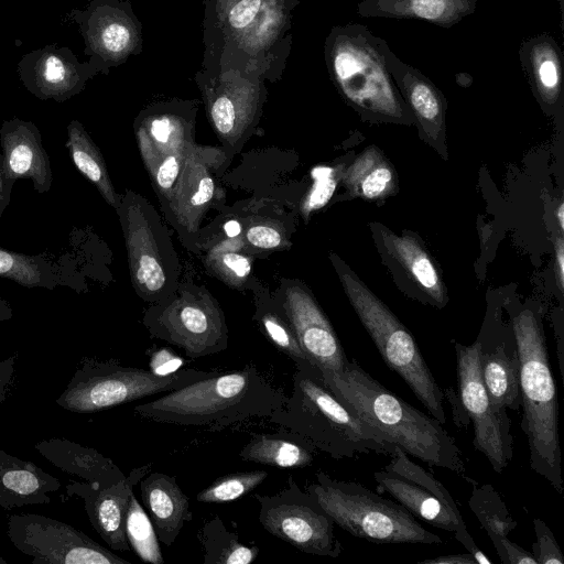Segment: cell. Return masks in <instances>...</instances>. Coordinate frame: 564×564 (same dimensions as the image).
Here are the masks:
<instances>
[{"label":"cell","mask_w":564,"mask_h":564,"mask_svg":"<svg viewBox=\"0 0 564 564\" xmlns=\"http://www.w3.org/2000/svg\"><path fill=\"white\" fill-rule=\"evenodd\" d=\"M269 476L265 470L238 471L224 475L202 489L196 500L203 503H226L252 492Z\"/></svg>","instance_id":"f35d334b"},{"label":"cell","mask_w":564,"mask_h":564,"mask_svg":"<svg viewBox=\"0 0 564 564\" xmlns=\"http://www.w3.org/2000/svg\"><path fill=\"white\" fill-rule=\"evenodd\" d=\"M153 464L134 467L120 481L104 487H94L84 481L72 480L66 485L68 496H77L84 501L89 522L108 546L116 551H129L124 532L126 514L133 488L150 473Z\"/></svg>","instance_id":"d6986e66"},{"label":"cell","mask_w":564,"mask_h":564,"mask_svg":"<svg viewBox=\"0 0 564 564\" xmlns=\"http://www.w3.org/2000/svg\"><path fill=\"white\" fill-rule=\"evenodd\" d=\"M558 2H560L561 11L563 12V0H558Z\"/></svg>","instance_id":"9f6ffc18"},{"label":"cell","mask_w":564,"mask_h":564,"mask_svg":"<svg viewBox=\"0 0 564 564\" xmlns=\"http://www.w3.org/2000/svg\"><path fill=\"white\" fill-rule=\"evenodd\" d=\"M268 419L334 459L368 453L390 456L395 447L340 400L310 361L296 366L291 394Z\"/></svg>","instance_id":"277c9868"},{"label":"cell","mask_w":564,"mask_h":564,"mask_svg":"<svg viewBox=\"0 0 564 564\" xmlns=\"http://www.w3.org/2000/svg\"><path fill=\"white\" fill-rule=\"evenodd\" d=\"M102 72L89 59L80 62L67 46L46 44L21 56L17 74L25 89L40 100L64 102L85 89Z\"/></svg>","instance_id":"ac0fdd59"},{"label":"cell","mask_w":564,"mask_h":564,"mask_svg":"<svg viewBox=\"0 0 564 564\" xmlns=\"http://www.w3.org/2000/svg\"><path fill=\"white\" fill-rule=\"evenodd\" d=\"M194 117L189 111L156 109L138 117V151L161 208L170 198L182 165L195 144Z\"/></svg>","instance_id":"2e32d148"},{"label":"cell","mask_w":564,"mask_h":564,"mask_svg":"<svg viewBox=\"0 0 564 564\" xmlns=\"http://www.w3.org/2000/svg\"><path fill=\"white\" fill-rule=\"evenodd\" d=\"M220 370L178 369L161 376L115 360L83 357L56 404L69 412L90 414L135 400L170 392Z\"/></svg>","instance_id":"9c48e42d"},{"label":"cell","mask_w":564,"mask_h":564,"mask_svg":"<svg viewBox=\"0 0 564 564\" xmlns=\"http://www.w3.org/2000/svg\"><path fill=\"white\" fill-rule=\"evenodd\" d=\"M204 564H250L259 556L257 545L240 542L237 533L227 529L219 516L204 523L199 533Z\"/></svg>","instance_id":"e575fe53"},{"label":"cell","mask_w":564,"mask_h":564,"mask_svg":"<svg viewBox=\"0 0 564 564\" xmlns=\"http://www.w3.org/2000/svg\"><path fill=\"white\" fill-rule=\"evenodd\" d=\"M84 39L85 54L98 64L102 72L121 59L131 48L133 33L121 6L116 0H93L80 9L66 14Z\"/></svg>","instance_id":"ffe728a7"},{"label":"cell","mask_w":564,"mask_h":564,"mask_svg":"<svg viewBox=\"0 0 564 564\" xmlns=\"http://www.w3.org/2000/svg\"><path fill=\"white\" fill-rule=\"evenodd\" d=\"M34 448L62 471L80 477L94 487L113 485L126 476L110 458L97 449L66 438L42 440Z\"/></svg>","instance_id":"4316f807"},{"label":"cell","mask_w":564,"mask_h":564,"mask_svg":"<svg viewBox=\"0 0 564 564\" xmlns=\"http://www.w3.org/2000/svg\"><path fill=\"white\" fill-rule=\"evenodd\" d=\"M313 184L305 195L301 210L303 217L324 207L332 198L338 182L337 169L319 165L312 170Z\"/></svg>","instance_id":"60d3db41"},{"label":"cell","mask_w":564,"mask_h":564,"mask_svg":"<svg viewBox=\"0 0 564 564\" xmlns=\"http://www.w3.org/2000/svg\"><path fill=\"white\" fill-rule=\"evenodd\" d=\"M143 324L151 336L180 348L192 359L219 354L228 347L225 314L202 285L180 283L169 299L150 304Z\"/></svg>","instance_id":"30bf717a"},{"label":"cell","mask_w":564,"mask_h":564,"mask_svg":"<svg viewBox=\"0 0 564 564\" xmlns=\"http://www.w3.org/2000/svg\"><path fill=\"white\" fill-rule=\"evenodd\" d=\"M184 360L170 348H159L152 351L149 370L161 376L173 373L181 369Z\"/></svg>","instance_id":"ee69618b"},{"label":"cell","mask_w":564,"mask_h":564,"mask_svg":"<svg viewBox=\"0 0 564 564\" xmlns=\"http://www.w3.org/2000/svg\"><path fill=\"white\" fill-rule=\"evenodd\" d=\"M116 213L137 295L150 304L169 299L181 283V262L162 217L144 196L132 189L120 195Z\"/></svg>","instance_id":"ba28073f"},{"label":"cell","mask_w":564,"mask_h":564,"mask_svg":"<svg viewBox=\"0 0 564 564\" xmlns=\"http://www.w3.org/2000/svg\"><path fill=\"white\" fill-rule=\"evenodd\" d=\"M262 0H239L228 12V23L232 29L241 30L249 26L259 14Z\"/></svg>","instance_id":"7bdbcfd3"},{"label":"cell","mask_w":564,"mask_h":564,"mask_svg":"<svg viewBox=\"0 0 564 564\" xmlns=\"http://www.w3.org/2000/svg\"><path fill=\"white\" fill-rule=\"evenodd\" d=\"M142 503L152 521L159 541L171 546L184 524L193 519L187 496L175 476L160 471L147 474L139 482Z\"/></svg>","instance_id":"603a6c76"},{"label":"cell","mask_w":564,"mask_h":564,"mask_svg":"<svg viewBox=\"0 0 564 564\" xmlns=\"http://www.w3.org/2000/svg\"><path fill=\"white\" fill-rule=\"evenodd\" d=\"M555 273L557 275L558 288L563 291L564 286V241L557 237L555 241Z\"/></svg>","instance_id":"f907efd6"},{"label":"cell","mask_w":564,"mask_h":564,"mask_svg":"<svg viewBox=\"0 0 564 564\" xmlns=\"http://www.w3.org/2000/svg\"><path fill=\"white\" fill-rule=\"evenodd\" d=\"M478 0H361L365 18L417 19L451 28L475 12Z\"/></svg>","instance_id":"83f0119b"},{"label":"cell","mask_w":564,"mask_h":564,"mask_svg":"<svg viewBox=\"0 0 564 564\" xmlns=\"http://www.w3.org/2000/svg\"><path fill=\"white\" fill-rule=\"evenodd\" d=\"M308 491L334 524L351 535L375 543L440 544V535L422 527L399 502L386 499L364 485L315 474Z\"/></svg>","instance_id":"8992f818"},{"label":"cell","mask_w":564,"mask_h":564,"mask_svg":"<svg viewBox=\"0 0 564 564\" xmlns=\"http://www.w3.org/2000/svg\"><path fill=\"white\" fill-rule=\"evenodd\" d=\"M330 390L389 443L430 466L466 476L455 438L434 416L421 412L348 360L340 373L323 376Z\"/></svg>","instance_id":"6da1fadb"},{"label":"cell","mask_w":564,"mask_h":564,"mask_svg":"<svg viewBox=\"0 0 564 564\" xmlns=\"http://www.w3.org/2000/svg\"><path fill=\"white\" fill-rule=\"evenodd\" d=\"M458 398L465 414L473 424V445L502 474L513 456L511 422L507 412L494 406L482 381L479 366V343H454Z\"/></svg>","instance_id":"5bb4252c"},{"label":"cell","mask_w":564,"mask_h":564,"mask_svg":"<svg viewBox=\"0 0 564 564\" xmlns=\"http://www.w3.org/2000/svg\"><path fill=\"white\" fill-rule=\"evenodd\" d=\"M225 236L228 238H236L242 234V226L236 219H229L223 225Z\"/></svg>","instance_id":"816d5d0a"},{"label":"cell","mask_w":564,"mask_h":564,"mask_svg":"<svg viewBox=\"0 0 564 564\" xmlns=\"http://www.w3.org/2000/svg\"><path fill=\"white\" fill-rule=\"evenodd\" d=\"M253 319L267 339L296 366L308 361L297 338L274 297H259Z\"/></svg>","instance_id":"8d00e7d4"},{"label":"cell","mask_w":564,"mask_h":564,"mask_svg":"<svg viewBox=\"0 0 564 564\" xmlns=\"http://www.w3.org/2000/svg\"><path fill=\"white\" fill-rule=\"evenodd\" d=\"M286 395L252 364L165 392L134 408L141 417L183 426L220 430L253 417H269Z\"/></svg>","instance_id":"7a4b0ae2"},{"label":"cell","mask_w":564,"mask_h":564,"mask_svg":"<svg viewBox=\"0 0 564 564\" xmlns=\"http://www.w3.org/2000/svg\"><path fill=\"white\" fill-rule=\"evenodd\" d=\"M61 481L29 460L0 449V510L46 505Z\"/></svg>","instance_id":"d4e9b609"},{"label":"cell","mask_w":564,"mask_h":564,"mask_svg":"<svg viewBox=\"0 0 564 564\" xmlns=\"http://www.w3.org/2000/svg\"><path fill=\"white\" fill-rule=\"evenodd\" d=\"M502 564H538L533 554L513 541L505 547V558Z\"/></svg>","instance_id":"f6af8a7d"},{"label":"cell","mask_w":564,"mask_h":564,"mask_svg":"<svg viewBox=\"0 0 564 564\" xmlns=\"http://www.w3.org/2000/svg\"><path fill=\"white\" fill-rule=\"evenodd\" d=\"M7 534L34 564H130L83 531L41 514H11Z\"/></svg>","instance_id":"9a60e30c"},{"label":"cell","mask_w":564,"mask_h":564,"mask_svg":"<svg viewBox=\"0 0 564 564\" xmlns=\"http://www.w3.org/2000/svg\"><path fill=\"white\" fill-rule=\"evenodd\" d=\"M387 65L404 102L423 133L437 139L444 128L446 101L441 90L419 69L402 62L391 48Z\"/></svg>","instance_id":"cb8c5ba5"},{"label":"cell","mask_w":564,"mask_h":564,"mask_svg":"<svg viewBox=\"0 0 564 564\" xmlns=\"http://www.w3.org/2000/svg\"><path fill=\"white\" fill-rule=\"evenodd\" d=\"M468 506L481 528L487 532L502 563L505 547L510 541L508 535L517 528V521L511 517L505 501L490 484L477 486L473 482Z\"/></svg>","instance_id":"836d02e7"},{"label":"cell","mask_w":564,"mask_h":564,"mask_svg":"<svg viewBox=\"0 0 564 564\" xmlns=\"http://www.w3.org/2000/svg\"><path fill=\"white\" fill-rule=\"evenodd\" d=\"M390 457L388 465L373 474L377 489L389 494L416 519L453 532L455 539L477 563L491 564L468 532L460 511L445 486L409 458L399 446L395 445Z\"/></svg>","instance_id":"8fae6325"},{"label":"cell","mask_w":564,"mask_h":564,"mask_svg":"<svg viewBox=\"0 0 564 564\" xmlns=\"http://www.w3.org/2000/svg\"><path fill=\"white\" fill-rule=\"evenodd\" d=\"M519 356L520 426L525 434L531 469L563 494L558 401L541 319L532 308L512 315Z\"/></svg>","instance_id":"3957f363"},{"label":"cell","mask_w":564,"mask_h":564,"mask_svg":"<svg viewBox=\"0 0 564 564\" xmlns=\"http://www.w3.org/2000/svg\"><path fill=\"white\" fill-rule=\"evenodd\" d=\"M13 316V311L9 302L0 296V330L3 322L10 321Z\"/></svg>","instance_id":"f5cc1de1"},{"label":"cell","mask_w":564,"mask_h":564,"mask_svg":"<svg viewBox=\"0 0 564 564\" xmlns=\"http://www.w3.org/2000/svg\"><path fill=\"white\" fill-rule=\"evenodd\" d=\"M65 147L77 170L97 188L99 194L115 210L119 206L120 194L109 176L106 161L82 122L73 119L67 126Z\"/></svg>","instance_id":"4dcf8cb0"},{"label":"cell","mask_w":564,"mask_h":564,"mask_svg":"<svg viewBox=\"0 0 564 564\" xmlns=\"http://www.w3.org/2000/svg\"><path fill=\"white\" fill-rule=\"evenodd\" d=\"M0 276L12 280L21 286L53 290L66 285L67 278L46 254H26L0 248Z\"/></svg>","instance_id":"d6a6232c"},{"label":"cell","mask_w":564,"mask_h":564,"mask_svg":"<svg viewBox=\"0 0 564 564\" xmlns=\"http://www.w3.org/2000/svg\"><path fill=\"white\" fill-rule=\"evenodd\" d=\"M521 66L541 105L553 109L563 97V54L550 34L525 40L519 50Z\"/></svg>","instance_id":"484cf974"},{"label":"cell","mask_w":564,"mask_h":564,"mask_svg":"<svg viewBox=\"0 0 564 564\" xmlns=\"http://www.w3.org/2000/svg\"><path fill=\"white\" fill-rule=\"evenodd\" d=\"M11 358H12V356L7 359L0 360V371L9 364Z\"/></svg>","instance_id":"11a10c76"},{"label":"cell","mask_w":564,"mask_h":564,"mask_svg":"<svg viewBox=\"0 0 564 564\" xmlns=\"http://www.w3.org/2000/svg\"><path fill=\"white\" fill-rule=\"evenodd\" d=\"M241 237L250 253L284 248L289 242L284 228L269 219L251 221L242 229Z\"/></svg>","instance_id":"ab89813d"},{"label":"cell","mask_w":564,"mask_h":564,"mask_svg":"<svg viewBox=\"0 0 564 564\" xmlns=\"http://www.w3.org/2000/svg\"><path fill=\"white\" fill-rule=\"evenodd\" d=\"M259 503V522L271 535L301 552L337 557L343 547L334 533V522L316 499L288 478L274 495L253 494Z\"/></svg>","instance_id":"4fadbf2b"},{"label":"cell","mask_w":564,"mask_h":564,"mask_svg":"<svg viewBox=\"0 0 564 564\" xmlns=\"http://www.w3.org/2000/svg\"><path fill=\"white\" fill-rule=\"evenodd\" d=\"M0 151L4 177L12 184L28 180L39 194L47 193L53 171L39 128L28 120L12 118L0 126Z\"/></svg>","instance_id":"44dd1931"},{"label":"cell","mask_w":564,"mask_h":564,"mask_svg":"<svg viewBox=\"0 0 564 564\" xmlns=\"http://www.w3.org/2000/svg\"><path fill=\"white\" fill-rule=\"evenodd\" d=\"M124 532L130 549L142 562L150 564L164 563L152 521L134 494L130 497L124 521Z\"/></svg>","instance_id":"74e56055"},{"label":"cell","mask_w":564,"mask_h":564,"mask_svg":"<svg viewBox=\"0 0 564 564\" xmlns=\"http://www.w3.org/2000/svg\"><path fill=\"white\" fill-rule=\"evenodd\" d=\"M0 563H6V561H4V560H2V558H1V556H0Z\"/></svg>","instance_id":"6f0895ef"},{"label":"cell","mask_w":564,"mask_h":564,"mask_svg":"<svg viewBox=\"0 0 564 564\" xmlns=\"http://www.w3.org/2000/svg\"><path fill=\"white\" fill-rule=\"evenodd\" d=\"M443 394H444V398H447L449 403L452 404V411H453L455 424L458 427L468 425L470 422H469L467 415L465 414L463 406L460 404L459 398L455 393V391L449 387L443 391Z\"/></svg>","instance_id":"7dc6e473"},{"label":"cell","mask_w":564,"mask_h":564,"mask_svg":"<svg viewBox=\"0 0 564 564\" xmlns=\"http://www.w3.org/2000/svg\"><path fill=\"white\" fill-rule=\"evenodd\" d=\"M343 181L355 197L377 199L394 189V174L390 163L375 147L367 148L346 169Z\"/></svg>","instance_id":"1f68e13d"},{"label":"cell","mask_w":564,"mask_h":564,"mask_svg":"<svg viewBox=\"0 0 564 564\" xmlns=\"http://www.w3.org/2000/svg\"><path fill=\"white\" fill-rule=\"evenodd\" d=\"M420 564H476L477 561L469 553L440 555L419 562Z\"/></svg>","instance_id":"c3c4849f"},{"label":"cell","mask_w":564,"mask_h":564,"mask_svg":"<svg viewBox=\"0 0 564 564\" xmlns=\"http://www.w3.org/2000/svg\"><path fill=\"white\" fill-rule=\"evenodd\" d=\"M206 270L230 288L243 289L252 273V257L241 235L210 245L205 257Z\"/></svg>","instance_id":"d590c367"},{"label":"cell","mask_w":564,"mask_h":564,"mask_svg":"<svg viewBox=\"0 0 564 564\" xmlns=\"http://www.w3.org/2000/svg\"><path fill=\"white\" fill-rule=\"evenodd\" d=\"M308 361L323 376L340 373L348 357L329 319L311 294L295 280H282L274 296Z\"/></svg>","instance_id":"e0dca14e"},{"label":"cell","mask_w":564,"mask_h":564,"mask_svg":"<svg viewBox=\"0 0 564 564\" xmlns=\"http://www.w3.org/2000/svg\"><path fill=\"white\" fill-rule=\"evenodd\" d=\"M556 218L560 226V229L564 230V204L560 203L557 209H556Z\"/></svg>","instance_id":"db71d44e"},{"label":"cell","mask_w":564,"mask_h":564,"mask_svg":"<svg viewBox=\"0 0 564 564\" xmlns=\"http://www.w3.org/2000/svg\"><path fill=\"white\" fill-rule=\"evenodd\" d=\"M13 185L14 184L10 183L3 175L2 158L0 151V218L11 202V192Z\"/></svg>","instance_id":"681fc988"},{"label":"cell","mask_w":564,"mask_h":564,"mask_svg":"<svg viewBox=\"0 0 564 564\" xmlns=\"http://www.w3.org/2000/svg\"><path fill=\"white\" fill-rule=\"evenodd\" d=\"M479 366L488 395L499 412L520 409L519 356L512 326L507 333H481Z\"/></svg>","instance_id":"7402d4cb"},{"label":"cell","mask_w":564,"mask_h":564,"mask_svg":"<svg viewBox=\"0 0 564 564\" xmlns=\"http://www.w3.org/2000/svg\"><path fill=\"white\" fill-rule=\"evenodd\" d=\"M333 262L352 308L386 365L402 378L432 416L446 423L443 390L408 328L355 274Z\"/></svg>","instance_id":"52a82bcc"},{"label":"cell","mask_w":564,"mask_h":564,"mask_svg":"<svg viewBox=\"0 0 564 564\" xmlns=\"http://www.w3.org/2000/svg\"><path fill=\"white\" fill-rule=\"evenodd\" d=\"M536 541L532 544V554L538 564H563L564 555L549 525L539 518L533 519Z\"/></svg>","instance_id":"b9f144b4"},{"label":"cell","mask_w":564,"mask_h":564,"mask_svg":"<svg viewBox=\"0 0 564 564\" xmlns=\"http://www.w3.org/2000/svg\"><path fill=\"white\" fill-rule=\"evenodd\" d=\"M17 356L0 371V405L7 400L14 382V366Z\"/></svg>","instance_id":"bcb514c9"},{"label":"cell","mask_w":564,"mask_h":564,"mask_svg":"<svg viewBox=\"0 0 564 564\" xmlns=\"http://www.w3.org/2000/svg\"><path fill=\"white\" fill-rule=\"evenodd\" d=\"M388 42L366 25L335 26L326 40L330 77L344 99L361 115L408 122L413 116L387 65Z\"/></svg>","instance_id":"5b68a950"},{"label":"cell","mask_w":564,"mask_h":564,"mask_svg":"<svg viewBox=\"0 0 564 564\" xmlns=\"http://www.w3.org/2000/svg\"><path fill=\"white\" fill-rule=\"evenodd\" d=\"M383 245L412 281L438 306L446 302L442 279L432 259L412 236L381 231Z\"/></svg>","instance_id":"f546056e"},{"label":"cell","mask_w":564,"mask_h":564,"mask_svg":"<svg viewBox=\"0 0 564 564\" xmlns=\"http://www.w3.org/2000/svg\"><path fill=\"white\" fill-rule=\"evenodd\" d=\"M315 449L304 437L282 427L274 433L252 435L239 456L245 462L275 468H303L313 463Z\"/></svg>","instance_id":"f1b7e54d"},{"label":"cell","mask_w":564,"mask_h":564,"mask_svg":"<svg viewBox=\"0 0 564 564\" xmlns=\"http://www.w3.org/2000/svg\"><path fill=\"white\" fill-rule=\"evenodd\" d=\"M221 147L195 143L187 154L170 198L162 210L193 252L200 250V225L207 213L225 199L219 177L230 163Z\"/></svg>","instance_id":"7c38bea8"}]
</instances>
